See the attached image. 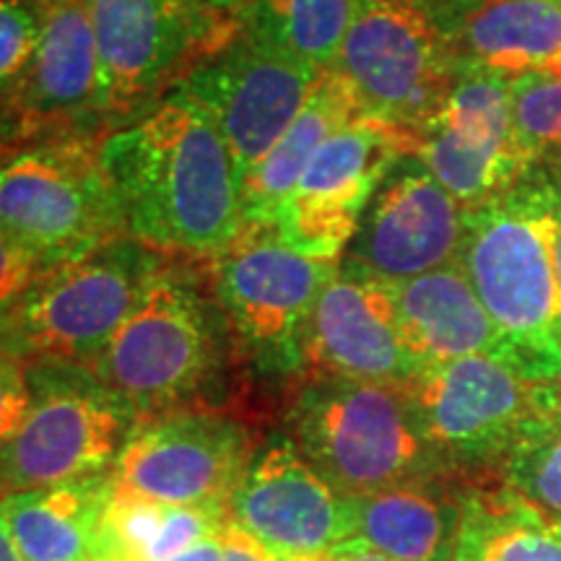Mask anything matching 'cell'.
<instances>
[{"label": "cell", "instance_id": "cell-1", "mask_svg": "<svg viewBox=\"0 0 561 561\" xmlns=\"http://www.w3.org/2000/svg\"><path fill=\"white\" fill-rule=\"evenodd\" d=\"M102 167L125 234L210 263L240 237L242 185L208 112L178 87L102 138Z\"/></svg>", "mask_w": 561, "mask_h": 561}, {"label": "cell", "instance_id": "cell-2", "mask_svg": "<svg viewBox=\"0 0 561 561\" xmlns=\"http://www.w3.org/2000/svg\"><path fill=\"white\" fill-rule=\"evenodd\" d=\"M234 367L242 364L208 263L164 255L128 320L89 369L140 419H151L221 411Z\"/></svg>", "mask_w": 561, "mask_h": 561}, {"label": "cell", "instance_id": "cell-3", "mask_svg": "<svg viewBox=\"0 0 561 561\" xmlns=\"http://www.w3.org/2000/svg\"><path fill=\"white\" fill-rule=\"evenodd\" d=\"M557 193L536 170L473 208L458 261L502 335L507 364L538 382L561 380V291L549 244Z\"/></svg>", "mask_w": 561, "mask_h": 561}, {"label": "cell", "instance_id": "cell-4", "mask_svg": "<svg viewBox=\"0 0 561 561\" xmlns=\"http://www.w3.org/2000/svg\"><path fill=\"white\" fill-rule=\"evenodd\" d=\"M280 432L348 500L445 476L405 385L305 377L291 390Z\"/></svg>", "mask_w": 561, "mask_h": 561}, {"label": "cell", "instance_id": "cell-5", "mask_svg": "<svg viewBox=\"0 0 561 561\" xmlns=\"http://www.w3.org/2000/svg\"><path fill=\"white\" fill-rule=\"evenodd\" d=\"M208 268L242 367L261 385L297 388L314 301L339 263L299 255L273 227L242 224Z\"/></svg>", "mask_w": 561, "mask_h": 561}, {"label": "cell", "instance_id": "cell-6", "mask_svg": "<svg viewBox=\"0 0 561 561\" xmlns=\"http://www.w3.org/2000/svg\"><path fill=\"white\" fill-rule=\"evenodd\" d=\"M421 434L450 479L486 486L523 434L561 405L557 382L523 377L494 356L421 369L405 382Z\"/></svg>", "mask_w": 561, "mask_h": 561}, {"label": "cell", "instance_id": "cell-7", "mask_svg": "<svg viewBox=\"0 0 561 561\" xmlns=\"http://www.w3.org/2000/svg\"><path fill=\"white\" fill-rule=\"evenodd\" d=\"M104 130L136 121L227 47L240 21L206 0H87Z\"/></svg>", "mask_w": 561, "mask_h": 561}, {"label": "cell", "instance_id": "cell-8", "mask_svg": "<svg viewBox=\"0 0 561 561\" xmlns=\"http://www.w3.org/2000/svg\"><path fill=\"white\" fill-rule=\"evenodd\" d=\"M96 133L13 146L0 164V231L62 265L125 234Z\"/></svg>", "mask_w": 561, "mask_h": 561}, {"label": "cell", "instance_id": "cell-9", "mask_svg": "<svg viewBox=\"0 0 561 561\" xmlns=\"http://www.w3.org/2000/svg\"><path fill=\"white\" fill-rule=\"evenodd\" d=\"M333 70L364 117L413 136L450 96L462 60L434 0H354Z\"/></svg>", "mask_w": 561, "mask_h": 561}, {"label": "cell", "instance_id": "cell-10", "mask_svg": "<svg viewBox=\"0 0 561 561\" xmlns=\"http://www.w3.org/2000/svg\"><path fill=\"white\" fill-rule=\"evenodd\" d=\"M32 409L0 447V500L110 473L144 419L89 367L26 362Z\"/></svg>", "mask_w": 561, "mask_h": 561}, {"label": "cell", "instance_id": "cell-11", "mask_svg": "<svg viewBox=\"0 0 561 561\" xmlns=\"http://www.w3.org/2000/svg\"><path fill=\"white\" fill-rule=\"evenodd\" d=\"M164 252L123 234L55 265L0 333V348L24 362L91 367L133 307Z\"/></svg>", "mask_w": 561, "mask_h": 561}, {"label": "cell", "instance_id": "cell-12", "mask_svg": "<svg viewBox=\"0 0 561 561\" xmlns=\"http://www.w3.org/2000/svg\"><path fill=\"white\" fill-rule=\"evenodd\" d=\"M257 445L255 432L224 411L144 419L112 466V491L170 507L227 510Z\"/></svg>", "mask_w": 561, "mask_h": 561}, {"label": "cell", "instance_id": "cell-13", "mask_svg": "<svg viewBox=\"0 0 561 561\" xmlns=\"http://www.w3.org/2000/svg\"><path fill=\"white\" fill-rule=\"evenodd\" d=\"M411 153V136L356 117L314 151L273 224L286 248L312 261L339 263L377 187Z\"/></svg>", "mask_w": 561, "mask_h": 561}, {"label": "cell", "instance_id": "cell-14", "mask_svg": "<svg viewBox=\"0 0 561 561\" xmlns=\"http://www.w3.org/2000/svg\"><path fill=\"white\" fill-rule=\"evenodd\" d=\"M510 76L462 66L437 115L411 136V153L468 210L536 172L512 130Z\"/></svg>", "mask_w": 561, "mask_h": 561}, {"label": "cell", "instance_id": "cell-15", "mask_svg": "<svg viewBox=\"0 0 561 561\" xmlns=\"http://www.w3.org/2000/svg\"><path fill=\"white\" fill-rule=\"evenodd\" d=\"M322 73L242 30L180 83L219 128L240 185L284 136Z\"/></svg>", "mask_w": 561, "mask_h": 561}, {"label": "cell", "instance_id": "cell-16", "mask_svg": "<svg viewBox=\"0 0 561 561\" xmlns=\"http://www.w3.org/2000/svg\"><path fill=\"white\" fill-rule=\"evenodd\" d=\"M227 515L278 561L318 559L354 538V504L284 432H271L255 447Z\"/></svg>", "mask_w": 561, "mask_h": 561}, {"label": "cell", "instance_id": "cell-17", "mask_svg": "<svg viewBox=\"0 0 561 561\" xmlns=\"http://www.w3.org/2000/svg\"><path fill=\"white\" fill-rule=\"evenodd\" d=\"M468 210L413 153L392 167L341 261L401 284L460 261Z\"/></svg>", "mask_w": 561, "mask_h": 561}, {"label": "cell", "instance_id": "cell-18", "mask_svg": "<svg viewBox=\"0 0 561 561\" xmlns=\"http://www.w3.org/2000/svg\"><path fill=\"white\" fill-rule=\"evenodd\" d=\"M39 45L16 96L0 107V136L19 146L55 133L107 136L96 110L100 58L87 0H34Z\"/></svg>", "mask_w": 561, "mask_h": 561}, {"label": "cell", "instance_id": "cell-19", "mask_svg": "<svg viewBox=\"0 0 561 561\" xmlns=\"http://www.w3.org/2000/svg\"><path fill=\"white\" fill-rule=\"evenodd\" d=\"M419 371L398 325L392 284L339 261L307 325L305 377L405 385Z\"/></svg>", "mask_w": 561, "mask_h": 561}, {"label": "cell", "instance_id": "cell-20", "mask_svg": "<svg viewBox=\"0 0 561 561\" xmlns=\"http://www.w3.org/2000/svg\"><path fill=\"white\" fill-rule=\"evenodd\" d=\"M462 66L553 73L561 62V0H434Z\"/></svg>", "mask_w": 561, "mask_h": 561}, {"label": "cell", "instance_id": "cell-21", "mask_svg": "<svg viewBox=\"0 0 561 561\" xmlns=\"http://www.w3.org/2000/svg\"><path fill=\"white\" fill-rule=\"evenodd\" d=\"M392 294L405 348L421 369L466 356L507 364L502 335L460 263L392 284Z\"/></svg>", "mask_w": 561, "mask_h": 561}, {"label": "cell", "instance_id": "cell-22", "mask_svg": "<svg viewBox=\"0 0 561 561\" xmlns=\"http://www.w3.org/2000/svg\"><path fill=\"white\" fill-rule=\"evenodd\" d=\"M471 489L439 476L351 500L354 538L396 561H453Z\"/></svg>", "mask_w": 561, "mask_h": 561}, {"label": "cell", "instance_id": "cell-23", "mask_svg": "<svg viewBox=\"0 0 561 561\" xmlns=\"http://www.w3.org/2000/svg\"><path fill=\"white\" fill-rule=\"evenodd\" d=\"M110 500L112 479L102 473L3 496L0 515L24 561H96Z\"/></svg>", "mask_w": 561, "mask_h": 561}, {"label": "cell", "instance_id": "cell-24", "mask_svg": "<svg viewBox=\"0 0 561 561\" xmlns=\"http://www.w3.org/2000/svg\"><path fill=\"white\" fill-rule=\"evenodd\" d=\"M362 117L354 91L343 81L339 70H328L314 83L310 100L289 128L284 130L273 149L257 161L255 170L242 185V224L252 227H273L278 210L289 198L305 167L314 151L341 130L343 125Z\"/></svg>", "mask_w": 561, "mask_h": 561}, {"label": "cell", "instance_id": "cell-25", "mask_svg": "<svg viewBox=\"0 0 561 561\" xmlns=\"http://www.w3.org/2000/svg\"><path fill=\"white\" fill-rule=\"evenodd\" d=\"M453 561H561V520L502 483L473 486Z\"/></svg>", "mask_w": 561, "mask_h": 561}, {"label": "cell", "instance_id": "cell-26", "mask_svg": "<svg viewBox=\"0 0 561 561\" xmlns=\"http://www.w3.org/2000/svg\"><path fill=\"white\" fill-rule=\"evenodd\" d=\"M227 523V510L170 507L112 491L96 561H161L219 536Z\"/></svg>", "mask_w": 561, "mask_h": 561}, {"label": "cell", "instance_id": "cell-27", "mask_svg": "<svg viewBox=\"0 0 561 561\" xmlns=\"http://www.w3.org/2000/svg\"><path fill=\"white\" fill-rule=\"evenodd\" d=\"M354 0H248L240 30L299 66L328 73L339 62Z\"/></svg>", "mask_w": 561, "mask_h": 561}, {"label": "cell", "instance_id": "cell-28", "mask_svg": "<svg viewBox=\"0 0 561 561\" xmlns=\"http://www.w3.org/2000/svg\"><path fill=\"white\" fill-rule=\"evenodd\" d=\"M500 483L561 520V405L523 434L502 462Z\"/></svg>", "mask_w": 561, "mask_h": 561}, {"label": "cell", "instance_id": "cell-29", "mask_svg": "<svg viewBox=\"0 0 561 561\" xmlns=\"http://www.w3.org/2000/svg\"><path fill=\"white\" fill-rule=\"evenodd\" d=\"M512 130L533 170L561 157V76L523 73L510 83Z\"/></svg>", "mask_w": 561, "mask_h": 561}, {"label": "cell", "instance_id": "cell-30", "mask_svg": "<svg viewBox=\"0 0 561 561\" xmlns=\"http://www.w3.org/2000/svg\"><path fill=\"white\" fill-rule=\"evenodd\" d=\"M39 11L34 0H0V107H5L30 73L39 45Z\"/></svg>", "mask_w": 561, "mask_h": 561}, {"label": "cell", "instance_id": "cell-31", "mask_svg": "<svg viewBox=\"0 0 561 561\" xmlns=\"http://www.w3.org/2000/svg\"><path fill=\"white\" fill-rule=\"evenodd\" d=\"M50 268L55 265L0 231V333L11 325L19 307Z\"/></svg>", "mask_w": 561, "mask_h": 561}, {"label": "cell", "instance_id": "cell-32", "mask_svg": "<svg viewBox=\"0 0 561 561\" xmlns=\"http://www.w3.org/2000/svg\"><path fill=\"white\" fill-rule=\"evenodd\" d=\"M32 409L30 364L0 348V447L16 437Z\"/></svg>", "mask_w": 561, "mask_h": 561}, {"label": "cell", "instance_id": "cell-33", "mask_svg": "<svg viewBox=\"0 0 561 561\" xmlns=\"http://www.w3.org/2000/svg\"><path fill=\"white\" fill-rule=\"evenodd\" d=\"M221 561H278L263 543H257L255 538L237 528L234 523H227V528L221 530Z\"/></svg>", "mask_w": 561, "mask_h": 561}, {"label": "cell", "instance_id": "cell-34", "mask_svg": "<svg viewBox=\"0 0 561 561\" xmlns=\"http://www.w3.org/2000/svg\"><path fill=\"white\" fill-rule=\"evenodd\" d=\"M310 561H396V559H390L388 553L377 551L375 546L359 541V538H351V541L339 543L335 549Z\"/></svg>", "mask_w": 561, "mask_h": 561}, {"label": "cell", "instance_id": "cell-35", "mask_svg": "<svg viewBox=\"0 0 561 561\" xmlns=\"http://www.w3.org/2000/svg\"><path fill=\"white\" fill-rule=\"evenodd\" d=\"M224 557V546H221V533L214 538H206V541L191 546V549L172 553V557L161 559V561H221Z\"/></svg>", "mask_w": 561, "mask_h": 561}, {"label": "cell", "instance_id": "cell-36", "mask_svg": "<svg viewBox=\"0 0 561 561\" xmlns=\"http://www.w3.org/2000/svg\"><path fill=\"white\" fill-rule=\"evenodd\" d=\"M549 244H551V261H553V273H557L559 291H561V193L551 203L549 214Z\"/></svg>", "mask_w": 561, "mask_h": 561}, {"label": "cell", "instance_id": "cell-37", "mask_svg": "<svg viewBox=\"0 0 561 561\" xmlns=\"http://www.w3.org/2000/svg\"><path fill=\"white\" fill-rule=\"evenodd\" d=\"M0 561H24L16 541H13L9 525L3 520V515H0Z\"/></svg>", "mask_w": 561, "mask_h": 561}, {"label": "cell", "instance_id": "cell-38", "mask_svg": "<svg viewBox=\"0 0 561 561\" xmlns=\"http://www.w3.org/2000/svg\"><path fill=\"white\" fill-rule=\"evenodd\" d=\"M206 3H210L214 9H219L224 13H231V16H240V11L248 5V0H206Z\"/></svg>", "mask_w": 561, "mask_h": 561}, {"label": "cell", "instance_id": "cell-39", "mask_svg": "<svg viewBox=\"0 0 561 561\" xmlns=\"http://www.w3.org/2000/svg\"><path fill=\"white\" fill-rule=\"evenodd\" d=\"M541 170L549 174V180L553 182V187H557V191L561 193V157H557V159H551L549 164H543Z\"/></svg>", "mask_w": 561, "mask_h": 561}, {"label": "cell", "instance_id": "cell-40", "mask_svg": "<svg viewBox=\"0 0 561 561\" xmlns=\"http://www.w3.org/2000/svg\"><path fill=\"white\" fill-rule=\"evenodd\" d=\"M13 149V144H9L3 136H0V164H3V159L9 157V151Z\"/></svg>", "mask_w": 561, "mask_h": 561}, {"label": "cell", "instance_id": "cell-41", "mask_svg": "<svg viewBox=\"0 0 561 561\" xmlns=\"http://www.w3.org/2000/svg\"><path fill=\"white\" fill-rule=\"evenodd\" d=\"M553 73H559V76H561V62L557 66V70H553Z\"/></svg>", "mask_w": 561, "mask_h": 561}, {"label": "cell", "instance_id": "cell-42", "mask_svg": "<svg viewBox=\"0 0 561 561\" xmlns=\"http://www.w3.org/2000/svg\"><path fill=\"white\" fill-rule=\"evenodd\" d=\"M557 385H559V392H561V380H557Z\"/></svg>", "mask_w": 561, "mask_h": 561}]
</instances>
